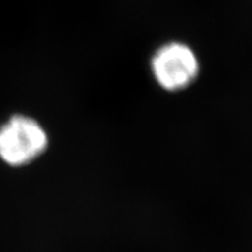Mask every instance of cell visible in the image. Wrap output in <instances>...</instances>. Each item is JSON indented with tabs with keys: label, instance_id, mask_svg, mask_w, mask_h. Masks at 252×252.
<instances>
[{
	"label": "cell",
	"instance_id": "obj_1",
	"mask_svg": "<svg viewBox=\"0 0 252 252\" xmlns=\"http://www.w3.org/2000/svg\"><path fill=\"white\" fill-rule=\"evenodd\" d=\"M48 134L34 118L15 115L0 127V159L20 167L42 156L48 147Z\"/></svg>",
	"mask_w": 252,
	"mask_h": 252
},
{
	"label": "cell",
	"instance_id": "obj_2",
	"mask_svg": "<svg viewBox=\"0 0 252 252\" xmlns=\"http://www.w3.org/2000/svg\"><path fill=\"white\" fill-rule=\"evenodd\" d=\"M151 64L158 84L171 93L181 91L193 84L200 68L195 53L180 42L160 47Z\"/></svg>",
	"mask_w": 252,
	"mask_h": 252
}]
</instances>
